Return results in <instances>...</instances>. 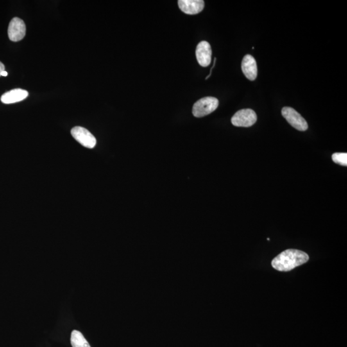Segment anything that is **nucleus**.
<instances>
[{"instance_id": "obj_15", "label": "nucleus", "mask_w": 347, "mask_h": 347, "mask_svg": "<svg viewBox=\"0 0 347 347\" xmlns=\"http://www.w3.org/2000/svg\"><path fill=\"white\" fill-rule=\"evenodd\" d=\"M2 76H4V77L8 76V72H7L6 71H4V72H2Z\"/></svg>"}, {"instance_id": "obj_11", "label": "nucleus", "mask_w": 347, "mask_h": 347, "mask_svg": "<svg viewBox=\"0 0 347 347\" xmlns=\"http://www.w3.org/2000/svg\"><path fill=\"white\" fill-rule=\"evenodd\" d=\"M71 343L73 347H91L83 334L78 330L72 332Z\"/></svg>"}, {"instance_id": "obj_12", "label": "nucleus", "mask_w": 347, "mask_h": 347, "mask_svg": "<svg viewBox=\"0 0 347 347\" xmlns=\"http://www.w3.org/2000/svg\"><path fill=\"white\" fill-rule=\"evenodd\" d=\"M332 159L333 162L337 164L346 166L347 154L344 153H335L332 154Z\"/></svg>"}, {"instance_id": "obj_4", "label": "nucleus", "mask_w": 347, "mask_h": 347, "mask_svg": "<svg viewBox=\"0 0 347 347\" xmlns=\"http://www.w3.org/2000/svg\"><path fill=\"white\" fill-rule=\"evenodd\" d=\"M282 115L289 123L294 128L300 131H305L308 128V124L300 113L294 110L293 108L284 107L282 110Z\"/></svg>"}, {"instance_id": "obj_6", "label": "nucleus", "mask_w": 347, "mask_h": 347, "mask_svg": "<svg viewBox=\"0 0 347 347\" xmlns=\"http://www.w3.org/2000/svg\"><path fill=\"white\" fill-rule=\"evenodd\" d=\"M26 35V26L24 21L19 18H14L8 29V36L13 42H20Z\"/></svg>"}, {"instance_id": "obj_8", "label": "nucleus", "mask_w": 347, "mask_h": 347, "mask_svg": "<svg viewBox=\"0 0 347 347\" xmlns=\"http://www.w3.org/2000/svg\"><path fill=\"white\" fill-rule=\"evenodd\" d=\"M178 3L180 10L189 15L200 13L205 8L203 0H179Z\"/></svg>"}, {"instance_id": "obj_13", "label": "nucleus", "mask_w": 347, "mask_h": 347, "mask_svg": "<svg viewBox=\"0 0 347 347\" xmlns=\"http://www.w3.org/2000/svg\"><path fill=\"white\" fill-rule=\"evenodd\" d=\"M5 71V66L2 62H0V76H2V72Z\"/></svg>"}, {"instance_id": "obj_9", "label": "nucleus", "mask_w": 347, "mask_h": 347, "mask_svg": "<svg viewBox=\"0 0 347 347\" xmlns=\"http://www.w3.org/2000/svg\"><path fill=\"white\" fill-rule=\"evenodd\" d=\"M241 69L244 76L249 81H254L257 78V65L252 56L247 54L244 57L242 61Z\"/></svg>"}, {"instance_id": "obj_1", "label": "nucleus", "mask_w": 347, "mask_h": 347, "mask_svg": "<svg viewBox=\"0 0 347 347\" xmlns=\"http://www.w3.org/2000/svg\"><path fill=\"white\" fill-rule=\"evenodd\" d=\"M309 259L307 253L298 249H289L279 254L271 262L272 266L279 271H289L305 264Z\"/></svg>"}, {"instance_id": "obj_10", "label": "nucleus", "mask_w": 347, "mask_h": 347, "mask_svg": "<svg viewBox=\"0 0 347 347\" xmlns=\"http://www.w3.org/2000/svg\"><path fill=\"white\" fill-rule=\"evenodd\" d=\"M29 93L22 89H15L6 93L1 97V101L4 104H10L21 102L27 98Z\"/></svg>"}, {"instance_id": "obj_5", "label": "nucleus", "mask_w": 347, "mask_h": 347, "mask_svg": "<svg viewBox=\"0 0 347 347\" xmlns=\"http://www.w3.org/2000/svg\"><path fill=\"white\" fill-rule=\"evenodd\" d=\"M71 134L75 140L86 148L93 149L96 146V138L88 129L83 127H75L72 129Z\"/></svg>"}, {"instance_id": "obj_2", "label": "nucleus", "mask_w": 347, "mask_h": 347, "mask_svg": "<svg viewBox=\"0 0 347 347\" xmlns=\"http://www.w3.org/2000/svg\"><path fill=\"white\" fill-rule=\"evenodd\" d=\"M218 106V99L213 97H204L197 101L193 106V115L197 118L205 117L214 112Z\"/></svg>"}, {"instance_id": "obj_7", "label": "nucleus", "mask_w": 347, "mask_h": 347, "mask_svg": "<svg viewBox=\"0 0 347 347\" xmlns=\"http://www.w3.org/2000/svg\"><path fill=\"white\" fill-rule=\"evenodd\" d=\"M212 54V49L209 43L203 41L197 45L196 56L197 62L201 67H207L210 65Z\"/></svg>"}, {"instance_id": "obj_3", "label": "nucleus", "mask_w": 347, "mask_h": 347, "mask_svg": "<svg viewBox=\"0 0 347 347\" xmlns=\"http://www.w3.org/2000/svg\"><path fill=\"white\" fill-rule=\"evenodd\" d=\"M257 116L251 109H244L238 111L231 118V123L236 127L248 128L252 126L257 122Z\"/></svg>"}, {"instance_id": "obj_14", "label": "nucleus", "mask_w": 347, "mask_h": 347, "mask_svg": "<svg viewBox=\"0 0 347 347\" xmlns=\"http://www.w3.org/2000/svg\"><path fill=\"white\" fill-rule=\"evenodd\" d=\"M216 60H217L216 58H215V59H214V65H213V67H212V69H211V70H210V74H209V76H208V77H206V79H208L209 78V77L211 76V74H212V70H213V69H214V67H215V62H216Z\"/></svg>"}]
</instances>
